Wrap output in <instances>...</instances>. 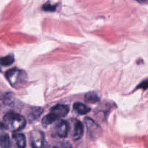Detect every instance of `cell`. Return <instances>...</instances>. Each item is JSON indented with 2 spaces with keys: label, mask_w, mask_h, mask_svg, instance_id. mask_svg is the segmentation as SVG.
<instances>
[{
  "label": "cell",
  "mask_w": 148,
  "mask_h": 148,
  "mask_svg": "<svg viewBox=\"0 0 148 148\" xmlns=\"http://www.w3.org/2000/svg\"><path fill=\"white\" fill-rule=\"evenodd\" d=\"M42 113H43V110L41 108H32L31 112L30 113V116H29V119L31 121H36L40 116Z\"/></svg>",
  "instance_id": "12"
},
{
  "label": "cell",
  "mask_w": 148,
  "mask_h": 148,
  "mask_svg": "<svg viewBox=\"0 0 148 148\" xmlns=\"http://www.w3.org/2000/svg\"><path fill=\"white\" fill-rule=\"evenodd\" d=\"M84 133V128L82 122L79 121H77L75 124V128H74L73 134H72V138L74 140H79L82 138Z\"/></svg>",
  "instance_id": "6"
},
{
  "label": "cell",
  "mask_w": 148,
  "mask_h": 148,
  "mask_svg": "<svg viewBox=\"0 0 148 148\" xmlns=\"http://www.w3.org/2000/svg\"><path fill=\"white\" fill-rule=\"evenodd\" d=\"M69 107L65 105H56L51 109L50 113L42 120V124L44 127L52 124L56 120L66 116L69 112Z\"/></svg>",
  "instance_id": "2"
},
{
  "label": "cell",
  "mask_w": 148,
  "mask_h": 148,
  "mask_svg": "<svg viewBox=\"0 0 148 148\" xmlns=\"http://www.w3.org/2000/svg\"><path fill=\"white\" fill-rule=\"evenodd\" d=\"M25 73L17 69H12L7 71L5 74L7 79L12 86L23 83V81L25 79Z\"/></svg>",
  "instance_id": "3"
},
{
  "label": "cell",
  "mask_w": 148,
  "mask_h": 148,
  "mask_svg": "<svg viewBox=\"0 0 148 148\" xmlns=\"http://www.w3.org/2000/svg\"><path fill=\"white\" fill-rule=\"evenodd\" d=\"M14 59L13 55H8L5 57L0 59V64L2 65V66H10L14 62Z\"/></svg>",
  "instance_id": "13"
},
{
  "label": "cell",
  "mask_w": 148,
  "mask_h": 148,
  "mask_svg": "<svg viewBox=\"0 0 148 148\" xmlns=\"http://www.w3.org/2000/svg\"><path fill=\"white\" fill-rule=\"evenodd\" d=\"M31 146L33 148H45L46 147V140L45 136L42 132L35 130L30 134Z\"/></svg>",
  "instance_id": "5"
},
{
  "label": "cell",
  "mask_w": 148,
  "mask_h": 148,
  "mask_svg": "<svg viewBox=\"0 0 148 148\" xmlns=\"http://www.w3.org/2000/svg\"><path fill=\"white\" fill-rule=\"evenodd\" d=\"M0 147L1 148H10L11 147V141L8 134H4L0 137Z\"/></svg>",
  "instance_id": "11"
},
{
  "label": "cell",
  "mask_w": 148,
  "mask_h": 148,
  "mask_svg": "<svg viewBox=\"0 0 148 148\" xmlns=\"http://www.w3.org/2000/svg\"><path fill=\"white\" fill-rule=\"evenodd\" d=\"M5 125H4V124H2L1 122H0V128L1 129H3V128H5Z\"/></svg>",
  "instance_id": "17"
},
{
  "label": "cell",
  "mask_w": 148,
  "mask_h": 148,
  "mask_svg": "<svg viewBox=\"0 0 148 148\" xmlns=\"http://www.w3.org/2000/svg\"><path fill=\"white\" fill-rule=\"evenodd\" d=\"M68 130H69V126L68 123L66 121H62L58 124L57 129H56V133L59 137L64 138L67 137Z\"/></svg>",
  "instance_id": "7"
},
{
  "label": "cell",
  "mask_w": 148,
  "mask_h": 148,
  "mask_svg": "<svg viewBox=\"0 0 148 148\" xmlns=\"http://www.w3.org/2000/svg\"><path fill=\"white\" fill-rule=\"evenodd\" d=\"M12 137L15 141L17 148H25L26 138L24 134L22 133H13Z\"/></svg>",
  "instance_id": "8"
},
{
  "label": "cell",
  "mask_w": 148,
  "mask_h": 148,
  "mask_svg": "<svg viewBox=\"0 0 148 148\" xmlns=\"http://www.w3.org/2000/svg\"><path fill=\"white\" fill-rule=\"evenodd\" d=\"M85 100L89 103H95L100 101L99 96L95 92H89L85 95Z\"/></svg>",
  "instance_id": "10"
},
{
  "label": "cell",
  "mask_w": 148,
  "mask_h": 148,
  "mask_svg": "<svg viewBox=\"0 0 148 148\" xmlns=\"http://www.w3.org/2000/svg\"><path fill=\"white\" fill-rule=\"evenodd\" d=\"M73 108L74 110L80 115H84L90 111V108L89 107L85 106V104L81 103H75L73 105Z\"/></svg>",
  "instance_id": "9"
},
{
  "label": "cell",
  "mask_w": 148,
  "mask_h": 148,
  "mask_svg": "<svg viewBox=\"0 0 148 148\" xmlns=\"http://www.w3.org/2000/svg\"><path fill=\"white\" fill-rule=\"evenodd\" d=\"M85 124H86L87 130H88V135H89L90 138L92 140H96L98 137L101 136V129L95 121L91 119L85 118Z\"/></svg>",
  "instance_id": "4"
},
{
  "label": "cell",
  "mask_w": 148,
  "mask_h": 148,
  "mask_svg": "<svg viewBox=\"0 0 148 148\" xmlns=\"http://www.w3.org/2000/svg\"><path fill=\"white\" fill-rule=\"evenodd\" d=\"M4 125L12 130L13 132H19L23 130L26 124V120L23 116L14 112L7 113L4 116Z\"/></svg>",
  "instance_id": "1"
},
{
  "label": "cell",
  "mask_w": 148,
  "mask_h": 148,
  "mask_svg": "<svg viewBox=\"0 0 148 148\" xmlns=\"http://www.w3.org/2000/svg\"><path fill=\"white\" fill-rule=\"evenodd\" d=\"M53 148H72V145L69 142H59L53 145Z\"/></svg>",
  "instance_id": "14"
},
{
  "label": "cell",
  "mask_w": 148,
  "mask_h": 148,
  "mask_svg": "<svg viewBox=\"0 0 148 148\" xmlns=\"http://www.w3.org/2000/svg\"><path fill=\"white\" fill-rule=\"evenodd\" d=\"M137 88H141V89L143 90L148 89V80H145L143 82H142L141 83L139 84Z\"/></svg>",
  "instance_id": "16"
},
{
  "label": "cell",
  "mask_w": 148,
  "mask_h": 148,
  "mask_svg": "<svg viewBox=\"0 0 148 148\" xmlns=\"http://www.w3.org/2000/svg\"><path fill=\"white\" fill-rule=\"evenodd\" d=\"M43 10L44 11H48V12H53L55 11L56 8V5H53V4H46L43 6Z\"/></svg>",
  "instance_id": "15"
}]
</instances>
